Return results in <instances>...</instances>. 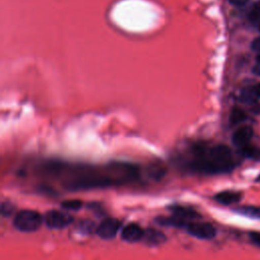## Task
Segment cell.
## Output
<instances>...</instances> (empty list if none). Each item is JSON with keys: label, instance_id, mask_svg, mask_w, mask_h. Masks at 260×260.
<instances>
[{"label": "cell", "instance_id": "obj_10", "mask_svg": "<svg viewBox=\"0 0 260 260\" xmlns=\"http://www.w3.org/2000/svg\"><path fill=\"white\" fill-rule=\"evenodd\" d=\"M257 94L255 92L254 87H245L241 90L238 100L243 103V104H247V105H253V106H258L257 103Z\"/></svg>", "mask_w": 260, "mask_h": 260}, {"label": "cell", "instance_id": "obj_8", "mask_svg": "<svg viewBox=\"0 0 260 260\" xmlns=\"http://www.w3.org/2000/svg\"><path fill=\"white\" fill-rule=\"evenodd\" d=\"M214 199L223 205H230L239 202L242 199V193L238 191H222L214 196Z\"/></svg>", "mask_w": 260, "mask_h": 260}, {"label": "cell", "instance_id": "obj_14", "mask_svg": "<svg viewBox=\"0 0 260 260\" xmlns=\"http://www.w3.org/2000/svg\"><path fill=\"white\" fill-rule=\"evenodd\" d=\"M248 118L247 114L245 111H243L242 109L238 108V107H234L232 109L231 115H230V122L232 125H238L241 124L242 122L246 121Z\"/></svg>", "mask_w": 260, "mask_h": 260}, {"label": "cell", "instance_id": "obj_4", "mask_svg": "<svg viewBox=\"0 0 260 260\" xmlns=\"http://www.w3.org/2000/svg\"><path fill=\"white\" fill-rule=\"evenodd\" d=\"M44 220L50 229H63L72 222L73 217L67 212L51 210L46 213Z\"/></svg>", "mask_w": 260, "mask_h": 260}, {"label": "cell", "instance_id": "obj_2", "mask_svg": "<svg viewBox=\"0 0 260 260\" xmlns=\"http://www.w3.org/2000/svg\"><path fill=\"white\" fill-rule=\"evenodd\" d=\"M43 217L36 210H21L19 211L13 220L15 229L21 232H35L42 224Z\"/></svg>", "mask_w": 260, "mask_h": 260}, {"label": "cell", "instance_id": "obj_7", "mask_svg": "<svg viewBox=\"0 0 260 260\" xmlns=\"http://www.w3.org/2000/svg\"><path fill=\"white\" fill-rule=\"evenodd\" d=\"M253 134L254 130L251 126H243L235 131L232 137V141L236 146L242 148L249 144V141L253 137Z\"/></svg>", "mask_w": 260, "mask_h": 260}, {"label": "cell", "instance_id": "obj_3", "mask_svg": "<svg viewBox=\"0 0 260 260\" xmlns=\"http://www.w3.org/2000/svg\"><path fill=\"white\" fill-rule=\"evenodd\" d=\"M187 232L195 238L202 240L213 239L216 235L215 228L208 222H195L190 221L186 225Z\"/></svg>", "mask_w": 260, "mask_h": 260}, {"label": "cell", "instance_id": "obj_16", "mask_svg": "<svg viewBox=\"0 0 260 260\" xmlns=\"http://www.w3.org/2000/svg\"><path fill=\"white\" fill-rule=\"evenodd\" d=\"M81 205H82V201L77 200V199H71V200H66V201L62 202V206L68 210L79 209L81 207Z\"/></svg>", "mask_w": 260, "mask_h": 260}, {"label": "cell", "instance_id": "obj_13", "mask_svg": "<svg viewBox=\"0 0 260 260\" xmlns=\"http://www.w3.org/2000/svg\"><path fill=\"white\" fill-rule=\"evenodd\" d=\"M240 152L243 156L256 160V161H260V147H256V146H252V145H246L242 148H240Z\"/></svg>", "mask_w": 260, "mask_h": 260}, {"label": "cell", "instance_id": "obj_17", "mask_svg": "<svg viewBox=\"0 0 260 260\" xmlns=\"http://www.w3.org/2000/svg\"><path fill=\"white\" fill-rule=\"evenodd\" d=\"M249 238L253 245L260 248V232H251L249 234Z\"/></svg>", "mask_w": 260, "mask_h": 260}, {"label": "cell", "instance_id": "obj_6", "mask_svg": "<svg viewBox=\"0 0 260 260\" xmlns=\"http://www.w3.org/2000/svg\"><path fill=\"white\" fill-rule=\"evenodd\" d=\"M144 231L137 223H129L124 226L121 233V238L128 243H135L141 241L144 237Z\"/></svg>", "mask_w": 260, "mask_h": 260}, {"label": "cell", "instance_id": "obj_5", "mask_svg": "<svg viewBox=\"0 0 260 260\" xmlns=\"http://www.w3.org/2000/svg\"><path fill=\"white\" fill-rule=\"evenodd\" d=\"M120 226L121 222L117 218H106L96 228V234L102 239L110 240L116 236Z\"/></svg>", "mask_w": 260, "mask_h": 260}, {"label": "cell", "instance_id": "obj_19", "mask_svg": "<svg viewBox=\"0 0 260 260\" xmlns=\"http://www.w3.org/2000/svg\"><path fill=\"white\" fill-rule=\"evenodd\" d=\"M234 6H244L249 0H228Z\"/></svg>", "mask_w": 260, "mask_h": 260}, {"label": "cell", "instance_id": "obj_15", "mask_svg": "<svg viewBox=\"0 0 260 260\" xmlns=\"http://www.w3.org/2000/svg\"><path fill=\"white\" fill-rule=\"evenodd\" d=\"M248 19L253 24L258 25L260 23V0L256 1L251 7L250 12L248 14Z\"/></svg>", "mask_w": 260, "mask_h": 260}, {"label": "cell", "instance_id": "obj_21", "mask_svg": "<svg viewBox=\"0 0 260 260\" xmlns=\"http://www.w3.org/2000/svg\"><path fill=\"white\" fill-rule=\"evenodd\" d=\"M254 89H255V92H256L257 96L260 98V82L256 86H254Z\"/></svg>", "mask_w": 260, "mask_h": 260}, {"label": "cell", "instance_id": "obj_1", "mask_svg": "<svg viewBox=\"0 0 260 260\" xmlns=\"http://www.w3.org/2000/svg\"><path fill=\"white\" fill-rule=\"evenodd\" d=\"M190 153L189 166L196 172L203 174L228 173L236 167L232 149L224 144L195 143L190 148Z\"/></svg>", "mask_w": 260, "mask_h": 260}, {"label": "cell", "instance_id": "obj_22", "mask_svg": "<svg viewBox=\"0 0 260 260\" xmlns=\"http://www.w3.org/2000/svg\"><path fill=\"white\" fill-rule=\"evenodd\" d=\"M256 62H257V63H260V53L256 56Z\"/></svg>", "mask_w": 260, "mask_h": 260}, {"label": "cell", "instance_id": "obj_18", "mask_svg": "<svg viewBox=\"0 0 260 260\" xmlns=\"http://www.w3.org/2000/svg\"><path fill=\"white\" fill-rule=\"evenodd\" d=\"M251 49L255 52L260 53V37L256 38L252 43H251Z\"/></svg>", "mask_w": 260, "mask_h": 260}, {"label": "cell", "instance_id": "obj_12", "mask_svg": "<svg viewBox=\"0 0 260 260\" xmlns=\"http://www.w3.org/2000/svg\"><path fill=\"white\" fill-rule=\"evenodd\" d=\"M235 212H238L242 215L251 217V218H256L260 219V207L259 206H254V205H242L234 208Z\"/></svg>", "mask_w": 260, "mask_h": 260}, {"label": "cell", "instance_id": "obj_24", "mask_svg": "<svg viewBox=\"0 0 260 260\" xmlns=\"http://www.w3.org/2000/svg\"><path fill=\"white\" fill-rule=\"evenodd\" d=\"M258 29H259V31H260V23L258 24Z\"/></svg>", "mask_w": 260, "mask_h": 260}, {"label": "cell", "instance_id": "obj_20", "mask_svg": "<svg viewBox=\"0 0 260 260\" xmlns=\"http://www.w3.org/2000/svg\"><path fill=\"white\" fill-rule=\"evenodd\" d=\"M252 72H253V74H255L257 76H260V63H256V65L253 66Z\"/></svg>", "mask_w": 260, "mask_h": 260}, {"label": "cell", "instance_id": "obj_9", "mask_svg": "<svg viewBox=\"0 0 260 260\" xmlns=\"http://www.w3.org/2000/svg\"><path fill=\"white\" fill-rule=\"evenodd\" d=\"M147 245H160L166 241V236L157 231V230H153V229H148L145 233H144V237L142 239Z\"/></svg>", "mask_w": 260, "mask_h": 260}, {"label": "cell", "instance_id": "obj_23", "mask_svg": "<svg viewBox=\"0 0 260 260\" xmlns=\"http://www.w3.org/2000/svg\"><path fill=\"white\" fill-rule=\"evenodd\" d=\"M255 181H256V182H260V175L255 179Z\"/></svg>", "mask_w": 260, "mask_h": 260}, {"label": "cell", "instance_id": "obj_11", "mask_svg": "<svg viewBox=\"0 0 260 260\" xmlns=\"http://www.w3.org/2000/svg\"><path fill=\"white\" fill-rule=\"evenodd\" d=\"M172 211L174 212L175 216L180 217L185 221L189 218H196L199 216V214L194 209L187 206H173Z\"/></svg>", "mask_w": 260, "mask_h": 260}]
</instances>
